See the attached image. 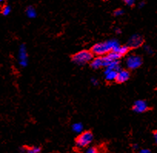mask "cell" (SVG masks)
Wrapping results in <instances>:
<instances>
[{
    "mask_svg": "<svg viewBox=\"0 0 157 153\" xmlns=\"http://www.w3.org/2000/svg\"><path fill=\"white\" fill-rule=\"evenodd\" d=\"M120 44L116 39H109L105 42H98L92 47L91 52L96 56H103L120 47Z\"/></svg>",
    "mask_w": 157,
    "mask_h": 153,
    "instance_id": "cell-1",
    "label": "cell"
},
{
    "mask_svg": "<svg viewBox=\"0 0 157 153\" xmlns=\"http://www.w3.org/2000/svg\"><path fill=\"white\" fill-rule=\"evenodd\" d=\"M93 141V134L91 131H82L75 139V145L77 148L83 149L87 148Z\"/></svg>",
    "mask_w": 157,
    "mask_h": 153,
    "instance_id": "cell-2",
    "label": "cell"
},
{
    "mask_svg": "<svg viewBox=\"0 0 157 153\" xmlns=\"http://www.w3.org/2000/svg\"><path fill=\"white\" fill-rule=\"evenodd\" d=\"M93 59V54L89 50H82L72 57V61L78 66H83L90 63Z\"/></svg>",
    "mask_w": 157,
    "mask_h": 153,
    "instance_id": "cell-3",
    "label": "cell"
},
{
    "mask_svg": "<svg viewBox=\"0 0 157 153\" xmlns=\"http://www.w3.org/2000/svg\"><path fill=\"white\" fill-rule=\"evenodd\" d=\"M143 64V59L140 55H130L126 59V65L131 70H135L140 68Z\"/></svg>",
    "mask_w": 157,
    "mask_h": 153,
    "instance_id": "cell-4",
    "label": "cell"
},
{
    "mask_svg": "<svg viewBox=\"0 0 157 153\" xmlns=\"http://www.w3.org/2000/svg\"><path fill=\"white\" fill-rule=\"evenodd\" d=\"M18 62L21 67L25 68L28 66V53L25 45H21L18 52Z\"/></svg>",
    "mask_w": 157,
    "mask_h": 153,
    "instance_id": "cell-5",
    "label": "cell"
},
{
    "mask_svg": "<svg viewBox=\"0 0 157 153\" xmlns=\"http://www.w3.org/2000/svg\"><path fill=\"white\" fill-rule=\"evenodd\" d=\"M108 63L109 62L107 61L105 55H103V56H97L92 59V61L90 62V66L93 69H99L102 67H105L108 65Z\"/></svg>",
    "mask_w": 157,
    "mask_h": 153,
    "instance_id": "cell-6",
    "label": "cell"
},
{
    "mask_svg": "<svg viewBox=\"0 0 157 153\" xmlns=\"http://www.w3.org/2000/svg\"><path fill=\"white\" fill-rule=\"evenodd\" d=\"M143 38L140 35L135 34L132 35L129 39L127 42V45L129 48H137L141 46L143 44Z\"/></svg>",
    "mask_w": 157,
    "mask_h": 153,
    "instance_id": "cell-7",
    "label": "cell"
},
{
    "mask_svg": "<svg viewBox=\"0 0 157 153\" xmlns=\"http://www.w3.org/2000/svg\"><path fill=\"white\" fill-rule=\"evenodd\" d=\"M149 105H148L147 101L145 100H136L134 102L132 110L136 113H144L149 110Z\"/></svg>",
    "mask_w": 157,
    "mask_h": 153,
    "instance_id": "cell-8",
    "label": "cell"
},
{
    "mask_svg": "<svg viewBox=\"0 0 157 153\" xmlns=\"http://www.w3.org/2000/svg\"><path fill=\"white\" fill-rule=\"evenodd\" d=\"M130 78V74H129V71L126 70V69H120L117 72V75H116V82L118 83H124L127 82Z\"/></svg>",
    "mask_w": 157,
    "mask_h": 153,
    "instance_id": "cell-9",
    "label": "cell"
},
{
    "mask_svg": "<svg viewBox=\"0 0 157 153\" xmlns=\"http://www.w3.org/2000/svg\"><path fill=\"white\" fill-rule=\"evenodd\" d=\"M117 71L115 70H105V79L108 82L116 81Z\"/></svg>",
    "mask_w": 157,
    "mask_h": 153,
    "instance_id": "cell-10",
    "label": "cell"
},
{
    "mask_svg": "<svg viewBox=\"0 0 157 153\" xmlns=\"http://www.w3.org/2000/svg\"><path fill=\"white\" fill-rule=\"evenodd\" d=\"M120 69H121V67H120V63L119 60L110 62L105 67V70H115L118 72Z\"/></svg>",
    "mask_w": 157,
    "mask_h": 153,
    "instance_id": "cell-11",
    "label": "cell"
},
{
    "mask_svg": "<svg viewBox=\"0 0 157 153\" xmlns=\"http://www.w3.org/2000/svg\"><path fill=\"white\" fill-rule=\"evenodd\" d=\"M129 49L130 48H129V46H128L127 45H120V47L117 48L116 50H115L116 52H117V54L119 55V56L120 57V58H122V57H123L124 55H126V54L129 52Z\"/></svg>",
    "mask_w": 157,
    "mask_h": 153,
    "instance_id": "cell-12",
    "label": "cell"
},
{
    "mask_svg": "<svg viewBox=\"0 0 157 153\" xmlns=\"http://www.w3.org/2000/svg\"><path fill=\"white\" fill-rule=\"evenodd\" d=\"M25 13H26L27 17L29 18V19H35L36 16H37L36 9L33 6L27 7L26 10H25Z\"/></svg>",
    "mask_w": 157,
    "mask_h": 153,
    "instance_id": "cell-13",
    "label": "cell"
},
{
    "mask_svg": "<svg viewBox=\"0 0 157 153\" xmlns=\"http://www.w3.org/2000/svg\"><path fill=\"white\" fill-rule=\"evenodd\" d=\"M72 129L75 133H81L83 131V125L81 122H75L72 125Z\"/></svg>",
    "mask_w": 157,
    "mask_h": 153,
    "instance_id": "cell-14",
    "label": "cell"
},
{
    "mask_svg": "<svg viewBox=\"0 0 157 153\" xmlns=\"http://www.w3.org/2000/svg\"><path fill=\"white\" fill-rule=\"evenodd\" d=\"M10 13H11V7H10V6H5L2 8V13L3 16H9V15L10 14Z\"/></svg>",
    "mask_w": 157,
    "mask_h": 153,
    "instance_id": "cell-15",
    "label": "cell"
},
{
    "mask_svg": "<svg viewBox=\"0 0 157 153\" xmlns=\"http://www.w3.org/2000/svg\"><path fill=\"white\" fill-rule=\"evenodd\" d=\"M86 153H99V151L96 147L93 146V147H90V148H87Z\"/></svg>",
    "mask_w": 157,
    "mask_h": 153,
    "instance_id": "cell-16",
    "label": "cell"
},
{
    "mask_svg": "<svg viewBox=\"0 0 157 153\" xmlns=\"http://www.w3.org/2000/svg\"><path fill=\"white\" fill-rule=\"evenodd\" d=\"M123 14H124V10H121V9H118L114 12V16H121Z\"/></svg>",
    "mask_w": 157,
    "mask_h": 153,
    "instance_id": "cell-17",
    "label": "cell"
},
{
    "mask_svg": "<svg viewBox=\"0 0 157 153\" xmlns=\"http://www.w3.org/2000/svg\"><path fill=\"white\" fill-rule=\"evenodd\" d=\"M123 2H124L125 4L127 5L128 6H132L135 4L136 0H123Z\"/></svg>",
    "mask_w": 157,
    "mask_h": 153,
    "instance_id": "cell-18",
    "label": "cell"
},
{
    "mask_svg": "<svg viewBox=\"0 0 157 153\" xmlns=\"http://www.w3.org/2000/svg\"><path fill=\"white\" fill-rule=\"evenodd\" d=\"M144 49H145V51H146V52H147L148 54H152V52H152V48H151L149 46H148V45L145 46Z\"/></svg>",
    "mask_w": 157,
    "mask_h": 153,
    "instance_id": "cell-19",
    "label": "cell"
},
{
    "mask_svg": "<svg viewBox=\"0 0 157 153\" xmlns=\"http://www.w3.org/2000/svg\"><path fill=\"white\" fill-rule=\"evenodd\" d=\"M91 83L93 85V86H98L99 85V80L96 79V78H91Z\"/></svg>",
    "mask_w": 157,
    "mask_h": 153,
    "instance_id": "cell-20",
    "label": "cell"
},
{
    "mask_svg": "<svg viewBox=\"0 0 157 153\" xmlns=\"http://www.w3.org/2000/svg\"><path fill=\"white\" fill-rule=\"evenodd\" d=\"M138 153H151V151L148 148H143V149L140 150L138 151Z\"/></svg>",
    "mask_w": 157,
    "mask_h": 153,
    "instance_id": "cell-21",
    "label": "cell"
},
{
    "mask_svg": "<svg viewBox=\"0 0 157 153\" xmlns=\"http://www.w3.org/2000/svg\"><path fill=\"white\" fill-rule=\"evenodd\" d=\"M153 136H154V141H155V143H157V133L156 131H155L153 132Z\"/></svg>",
    "mask_w": 157,
    "mask_h": 153,
    "instance_id": "cell-22",
    "label": "cell"
},
{
    "mask_svg": "<svg viewBox=\"0 0 157 153\" xmlns=\"http://www.w3.org/2000/svg\"><path fill=\"white\" fill-rule=\"evenodd\" d=\"M145 5H146V2L143 1V2H140V4H139V7H140V8H143V7L145 6Z\"/></svg>",
    "mask_w": 157,
    "mask_h": 153,
    "instance_id": "cell-23",
    "label": "cell"
},
{
    "mask_svg": "<svg viewBox=\"0 0 157 153\" xmlns=\"http://www.w3.org/2000/svg\"><path fill=\"white\" fill-rule=\"evenodd\" d=\"M122 33V31H121V29H119V28L116 29V34H120V33Z\"/></svg>",
    "mask_w": 157,
    "mask_h": 153,
    "instance_id": "cell-24",
    "label": "cell"
},
{
    "mask_svg": "<svg viewBox=\"0 0 157 153\" xmlns=\"http://www.w3.org/2000/svg\"><path fill=\"white\" fill-rule=\"evenodd\" d=\"M132 148H133L134 149H138V145H132Z\"/></svg>",
    "mask_w": 157,
    "mask_h": 153,
    "instance_id": "cell-25",
    "label": "cell"
},
{
    "mask_svg": "<svg viewBox=\"0 0 157 153\" xmlns=\"http://www.w3.org/2000/svg\"><path fill=\"white\" fill-rule=\"evenodd\" d=\"M5 0H0V3H2V2H3Z\"/></svg>",
    "mask_w": 157,
    "mask_h": 153,
    "instance_id": "cell-26",
    "label": "cell"
},
{
    "mask_svg": "<svg viewBox=\"0 0 157 153\" xmlns=\"http://www.w3.org/2000/svg\"><path fill=\"white\" fill-rule=\"evenodd\" d=\"M105 1H110V0H105Z\"/></svg>",
    "mask_w": 157,
    "mask_h": 153,
    "instance_id": "cell-27",
    "label": "cell"
}]
</instances>
